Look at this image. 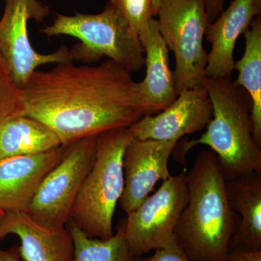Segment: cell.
I'll list each match as a JSON object with an SVG mask.
<instances>
[{
	"mask_svg": "<svg viewBox=\"0 0 261 261\" xmlns=\"http://www.w3.org/2000/svg\"><path fill=\"white\" fill-rule=\"evenodd\" d=\"M245 51L241 59L235 62L238 79L233 83L245 89L251 102V120L253 138L261 148V18L252 20L244 33Z\"/></svg>",
	"mask_w": 261,
	"mask_h": 261,
	"instance_id": "18",
	"label": "cell"
},
{
	"mask_svg": "<svg viewBox=\"0 0 261 261\" xmlns=\"http://www.w3.org/2000/svg\"><path fill=\"white\" fill-rule=\"evenodd\" d=\"M188 202L187 171L171 176L153 195L127 214L124 234L132 255L168 246L176 240L174 229Z\"/></svg>",
	"mask_w": 261,
	"mask_h": 261,
	"instance_id": "8",
	"label": "cell"
},
{
	"mask_svg": "<svg viewBox=\"0 0 261 261\" xmlns=\"http://www.w3.org/2000/svg\"><path fill=\"white\" fill-rule=\"evenodd\" d=\"M61 145L49 126L31 117L15 115L0 121V159L42 153Z\"/></svg>",
	"mask_w": 261,
	"mask_h": 261,
	"instance_id": "17",
	"label": "cell"
},
{
	"mask_svg": "<svg viewBox=\"0 0 261 261\" xmlns=\"http://www.w3.org/2000/svg\"><path fill=\"white\" fill-rule=\"evenodd\" d=\"M49 10L37 0H6L0 20V51L20 88L38 67L49 63L72 62L70 51L62 46L56 53L41 54L33 48L28 35L29 19L42 20Z\"/></svg>",
	"mask_w": 261,
	"mask_h": 261,
	"instance_id": "9",
	"label": "cell"
},
{
	"mask_svg": "<svg viewBox=\"0 0 261 261\" xmlns=\"http://www.w3.org/2000/svg\"><path fill=\"white\" fill-rule=\"evenodd\" d=\"M213 106L204 85L185 89L157 115H146L128 127L137 140L178 141L207 127Z\"/></svg>",
	"mask_w": 261,
	"mask_h": 261,
	"instance_id": "10",
	"label": "cell"
},
{
	"mask_svg": "<svg viewBox=\"0 0 261 261\" xmlns=\"http://www.w3.org/2000/svg\"><path fill=\"white\" fill-rule=\"evenodd\" d=\"M96 140L97 136L87 137L66 146L61 161L44 178L25 211L32 219L48 227L66 226L95 159Z\"/></svg>",
	"mask_w": 261,
	"mask_h": 261,
	"instance_id": "7",
	"label": "cell"
},
{
	"mask_svg": "<svg viewBox=\"0 0 261 261\" xmlns=\"http://www.w3.org/2000/svg\"><path fill=\"white\" fill-rule=\"evenodd\" d=\"M261 0H233L206 29L210 42L205 73L207 78L230 77L234 70L233 51L237 40L252 20L260 15Z\"/></svg>",
	"mask_w": 261,
	"mask_h": 261,
	"instance_id": "14",
	"label": "cell"
},
{
	"mask_svg": "<svg viewBox=\"0 0 261 261\" xmlns=\"http://www.w3.org/2000/svg\"><path fill=\"white\" fill-rule=\"evenodd\" d=\"M226 190L231 209L241 218L229 250H261V173L226 180Z\"/></svg>",
	"mask_w": 261,
	"mask_h": 261,
	"instance_id": "16",
	"label": "cell"
},
{
	"mask_svg": "<svg viewBox=\"0 0 261 261\" xmlns=\"http://www.w3.org/2000/svg\"><path fill=\"white\" fill-rule=\"evenodd\" d=\"M66 146L42 153L0 159V209L25 212L48 173L61 161Z\"/></svg>",
	"mask_w": 261,
	"mask_h": 261,
	"instance_id": "12",
	"label": "cell"
},
{
	"mask_svg": "<svg viewBox=\"0 0 261 261\" xmlns=\"http://www.w3.org/2000/svg\"><path fill=\"white\" fill-rule=\"evenodd\" d=\"M0 261H21L19 246H13L6 250L0 248Z\"/></svg>",
	"mask_w": 261,
	"mask_h": 261,
	"instance_id": "25",
	"label": "cell"
},
{
	"mask_svg": "<svg viewBox=\"0 0 261 261\" xmlns=\"http://www.w3.org/2000/svg\"><path fill=\"white\" fill-rule=\"evenodd\" d=\"M225 1L226 0H205L206 14L209 23H213L224 10Z\"/></svg>",
	"mask_w": 261,
	"mask_h": 261,
	"instance_id": "24",
	"label": "cell"
},
{
	"mask_svg": "<svg viewBox=\"0 0 261 261\" xmlns=\"http://www.w3.org/2000/svg\"><path fill=\"white\" fill-rule=\"evenodd\" d=\"M204 87L212 104V118L200 138L182 145L180 159L203 145L217 156L226 180L261 173V148L253 138L250 97L230 77L207 78Z\"/></svg>",
	"mask_w": 261,
	"mask_h": 261,
	"instance_id": "3",
	"label": "cell"
},
{
	"mask_svg": "<svg viewBox=\"0 0 261 261\" xmlns=\"http://www.w3.org/2000/svg\"><path fill=\"white\" fill-rule=\"evenodd\" d=\"M146 261H190L176 240L166 247L154 250L152 257Z\"/></svg>",
	"mask_w": 261,
	"mask_h": 261,
	"instance_id": "22",
	"label": "cell"
},
{
	"mask_svg": "<svg viewBox=\"0 0 261 261\" xmlns=\"http://www.w3.org/2000/svg\"><path fill=\"white\" fill-rule=\"evenodd\" d=\"M23 89L15 82L8 63L0 51V121L23 114Z\"/></svg>",
	"mask_w": 261,
	"mask_h": 261,
	"instance_id": "20",
	"label": "cell"
},
{
	"mask_svg": "<svg viewBox=\"0 0 261 261\" xmlns=\"http://www.w3.org/2000/svg\"><path fill=\"white\" fill-rule=\"evenodd\" d=\"M224 261H261V250L256 252L229 250Z\"/></svg>",
	"mask_w": 261,
	"mask_h": 261,
	"instance_id": "23",
	"label": "cell"
},
{
	"mask_svg": "<svg viewBox=\"0 0 261 261\" xmlns=\"http://www.w3.org/2000/svg\"><path fill=\"white\" fill-rule=\"evenodd\" d=\"M5 214V211L1 210V209H0V221H1L2 219H3V217H4Z\"/></svg>",
	"mask_w": 261,
	"mask_h": 261,
	"instance_id": "27",
	"label": "cell"
},
{
	"mask_svg": "<svg viewBox=\"0 0 261 261\" xmlns=\"http://www.w3.org/2000/svg\"><path fill=\"white\" fill-rule=\"evenodd\" d=\"M151 1H152V5H153L154 11H155L156 13V16H157L160 6H161V0H151Z\"/></svg>",
	"mask_w": 261,
	"mask_h": 261,
	"instance_id": "26",
	"label": "cell"
},
{
	"mask_svg": "<svg viewBox=\"0 0 261 261\" xmlns=\"http://www.w3.org/2000/svg\"><path fill=\"white\" fill-rule=\"evenodd\" d=\"M226 176L213 151H202L187 173L188 202L174 229L190 261H224L238 227L228 202Z\"/></svg>",
	"mask_w": 261,
	"mask_h": 261,
	"instance_id": "2",
	"label": "cell"
},
{
	"mask_svg": "<svg viewBox=\"0 0 261 261\" xmlns=\"http://www.w3.org/2000/svg\"><path fill=\"white\" fill-rule=\"evenodd\" d=\"M10 234L20 240L23 261H74V245L68 228L48 227L25 212H5L0 221V241Z\"/></svg>",
	"mask_w": 261,
	"mask_h": 261,
	"instance_id": "13",
	"label": "cell"
},
{
	"mask_svg": "<svg viewBox=\"0 0 261 261\" xmlns=\"http://www.w3.org/2000/svg\"><path fill=\"white\" fill-rule=\"evenodd\" d=\"M41 32L48 37L66 35L80 39L69 50L72 62L95 63L107 57L130 73L145 65L140 39L112 0L98 14L58 15L53 23Z\"/></svg>",
	"mask_w": 261,
	"mask_h": 261,
	"instance_id": "5",
	"label": "cell"
},
{
	"mask_svg": "<svg viewBox=\"0 0 261 261\" xmlns=\"http://www.w3.org/2000/svg\"><path fill=\"white\" fill-rule=\"evenodd\" d=\"M121 10L130 29L140 36L156 16L151 0H112Z\"/></svg>",
	"mask_w": 261,
	"mask_h": 261,
	"instance_id": "21",
	"label": "cell"
},
{
	"mask_svg": "<svg viewBox=\"0 0 261 261\" xmlns=\"http://www.w3.org/2000/svg\"><path fill=\"white\" fill-rule=\"evenodd\" d=\"M23 114L49 126L68 146L146 116L139 82L111 60L96 66L58 63L34 71L23 88Z\"/></svg>",
	"mask_w": 261,
	"mask_h": 261,
	"instance_id": "1",
	"label": "cell"
},
{
	"mask_svg": "<svg viewBox=\"0 0 261 261\" xmlns=\"http://www.w3.org/2000/svg\"><path fill=\"white\" fill-rule=\"evenodd\" d=\"M68 228L74 245V261H146L130 253L123 223L108 240L89 238L71 222H68Z\"/></svg>",
	"mask_w": 261,
	"mask_h": 261,
	"instance_id": "19",
	"label": "cell"
},
{
	"mask_svg": "<svg viewBox=\"0 0 261 261\" xmlns=\"http://www.w3.org/2000/svg\"><path fill=\"white\" fill-rule=\"evenodd\" d=\"M134 137L128 128L97 136L96 154L72 208L69 222L91 238L113 235V219L123 187V157Z\"/></svg>",
	"mask_w": 261,
	"mask_h": 261,
	"instance_id": "4",
	"label": "cell"
},
{
	"mask_svg": "<svg viewBox=\"0 0 261 261\" xmlns=\"http://www.w3.org/2000/svg\"><path fill=\"white\" fill-rule=\"evenodd\" d=\"M139 39L145 54L146 66L145 79L139 82L141 94L147 115L157 114L172 104L178 96L168 49L158 29L157 19L151 20Z\"/></svg>",
	"mask_w": 261,
	"mask_h": 261,
	"instance_id": "15",
	"label": "cell"
},
{
	"mask_svg": "<svg viewBox=\"0 0 261 261\" xmlns=\"http://www.w3.org/2000/svg\"><path fill=\"white\" fill-rule=\"evenodd\" d=\"M177 142L134 138L127 146L123 157L124 187L119 200L126 214L148 197L158 181L171 176L168 159Z\"/></svg>",
	"mask_w": 261,
	"mask_h": 261,
	"instance_id": "11",
	"label": "cell"
},
{
	"mask_svg": "<svg viewBox=\"0 0 261 261\" xmlns=\"http://www.w3.org/2000/svg\"><path fill=\"white\" fill-rule=\"evenodd\" d=\"M158 29L174 55L176 92L204 85L207 53L203 46L208 18L205 0H161Z\"/></svg>",
	"mask_w": 261,
	"mask_h": 261,
	"instance_id": "6",
	"label": "cell"
}]
</instances>
